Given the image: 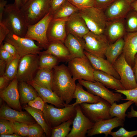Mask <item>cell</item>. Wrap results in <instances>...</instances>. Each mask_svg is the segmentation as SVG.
<instances>
[{"instance_id":"bcb514c9","label":"cell","mask_w":137,"mask_h":137,"mask_svg":"<svg viewBox=\"0 0 137 137\" xmlns=\"http://www.w3.org/2000/svg\"><path fill=\"white\" fill-rule=\"evenodd\" d=\"M116 0H95V7L104 11L105 9Z\"/></svg>"},{"instance_id":"680465c9","label":"cell","mask_w":137,"mask_h":137,"mask_svg":"<svg viewBox=\"0 0 137 137\" xmlns=\"http://www.w3.org/2000/svg\"><path fill=\"white\" fill-rule=\"evenodd\" d=\"M14 4L18 8L20 9L22 6V0H14Z\"/></svg>"},{"instance_id":"e575fe53","label":"cell","mask_w":137,"mask_h":137,"mask_svg":"<svg viewBox=\"0 0 137 137\" xmlns=\"http://www.w3.org/2000/svg\"><path fill=\"white\" fill-rule=\"evenodd\" d=\"M40 55L39 69H53L57 65L59 61L57 58L51 54H44Z\"/></svg>"},{"instance_id":"db71d44e","label":"cell","mask_w":137,"mask_h":137,"mask_svg":"<svg viewBox=\"0 0 137 137\" xmlns=\"http://www.w3.org/2000/svg\"><path fill=\"white\" fill-rule=\"evenodd\" d=\"M7 64L6 62L4 60L0 59V75H4L6 67Z\"/></svg>"},{"instance_id":"ba28073f","label":"cell","mask_w":137,"mask_h":137,"mask_svg":"<svg viewBox=\"0 0 137 137\" xmlns=\"http://www.w3.org/2000/svg\"><path fill=\"white\" fill-rule=\"evenodd\" d=\"M39 56L29 54L21 58L16 77L19 82H28L33 80L39 69Z\"/></svg>"},{"instance_id":"681fc988","label":"cell","mask_w":137,"mask_h":137,"mask_svg":"<svg viewBox=\"0 0 137 137\" xmlns=\"http://www.w3.org/2000/svg\"><path fill=\"white\" fill-rule=\"evenodd\" d=\"M68 0H51L49 12L53 13Z\"/></svg>"},{"instance_id":"6f0895ef","label":"cell","mask_w":137,"mask_h":137,"mask_svg":"<svg viewBox=\"0 0 137 137\" xmlns=\"http://www.w3.org/2000/svg\"><path fill=\"white\" fill-rule=\"evenodd\" d=\"M0 137H21L19 135L14 133L12 134H1Z\"/></svg>"},{"instance_id":"9a60e30c","label":"cell","mask_w":137,"mask_h":137,"mask_svg":"<svg viewBox=\"0 0 137 137\" xmlns=\"http://www.w3.org/2000/svg\"><path fill=\"white\" fill-rule=\"evenodd\" d=\"M18 82L15 77L5 88L0 91V96L10 107L15 110L22 111Z\"/></svg>"},{"instance_id":"ab89813d","label":"cell","mask_w":137,"mask_h":137,"mask_svg":"<svg viewBox=\"0 0 137 137\" xmlns=\"http://www.w3.org/2000/svg\"><path fill=\"white\" fill-rule=\"evenodd\" d=\"M116 92L120 93L125 96L126 98L123 100H130L133 102L137 108V86L128 90H115Z\"/></svg>"},{"instance_id":"f546056e","label":"cell","mask_w":137,"mask_h":137,"mask_svg":"<svg viewBox=\"0 0 137 137\" xmlns=\"http://www.w3.org/2000/svg\"><path fill=\"white\" fill-rule=\"evenodd\" d=\"M18 89L20 102L22 104H28L38 96L35 89L27 82H19Z\"/></svg>"},{"instance_id":"74e56055","label":"cell","mask_w":137,"mask_h":137,"mask_svg":"<svg viewBox=\"0 0 137 137\" xmlns=\"http://www.w3.org/2000/svg\"><path fill=\"white\" fill-rule=\"evenodd\" d=\"M21 58L19 55L17 54L6 66L4 75L10 81L16 76Z\"/></svg>"},{"instance_id":"603a6c76","label":"cell","mask_w":137,"mask_h":137,"mask_svg":"<svg viewBox=\"0 0 137 137\" xmlns=\"http://www.w3.org/2000/svg\"><path fill=\"white\" fill-rule=\"evenodd\" d=\"M27 82L35 89L45 103L50 104L59 108H63L67 105L52 90L39 85L33 80Z\"/></svg>"},{"instance_id":"9f6ffc18","label":"cell","mask_w":137,"mask_h":137,"mask_svg":"<svg viewBox=\"0 0 137 137\" xmlns=\"http://www.w3.org/2000/svg\"><path fill=\"white\" fill-rule=\"evenodd\" d=\"M135 76L137 83V54L135 55L134 58V64L132 68Z\"/></svg>"},{"instance_id":"f1b7e54d","label":"cell","mask_w":137,"mask_h":137,"mask_svg":"<svg viewBox=\"0 0 137 137\" xmlns=\"http://www.w3.org/2000/svg\"><path fill=\"white\" fill-rule=\"evenodd\" d=\"M53 69H39L33 80L38 84L52 90Z\"/></svg>"},{"instance_id":"83f0119b","label":"cell","mask_w":137,"mask_h":137,"mask_svg":"<svg viewBox=\"0 0 137 137\" xmlns=\"http://www.w3.org/2000/svg\"><path fill=\"white\" fill-rule=\"evenodd\" d=\"M73 98L76 99L75 102L71 104L73 106L83 103H96L102 99L99 96L85 91L83 89L82 86L79 83L76 84Z\"/></svg>"},{"instance_id":"836d02e7","label":"cell","mask_w":137,"mask_h":137,"mask_svg":"<svg viewBox=\"0 0 137 137\" xmlns=\"http://www.w3.org/2000/svg\"><path fill=\"white\" fill-rule=\"evenodd\" d=\"M134 103L133 102L130 100L119 104L114 102L111 105L109 109L110 115L112 118L116 117L125 121L127 115L126 114L127 110Z\"/></svg>"},{"instance_id":"d6986e66","label":"cell","mask_w":137,"mask_h":137,"mask_svg":"<svg viewBox=\"0 0 137 137\" xmlns=\"http://www.w3.org/2000/svg\"><path fill=\"white\" fill-rule=\"evenodd\" d=\"M0 118L11 122L24 123L29 124L36 123V122L28 112L12 109L4 104L0 108Z\"/></svg>"},{"instance_id":"94428289","label":"cell","mask_w":137,"mask_h":137,"mask_svg":"<svg viewBox=\"0 0 137 137\" xmlns=\"http://www.w3.org/2000/svg\"><path fill=\"white\" fill-rule=\"evenodd\" d=\"M27 0H22V5L24 4L27 1Z\"/></svg>"},{"instance_id":"d590c367","label":"cell","mask_w":137,"mask_h":137,"mask_svg":"<svg viewBox=\"0 0 137 137\" xmlns=\"http://www.w3.org/2000/svg\"><path fill=\"white\" fill-rule=\"evenodd\" d=\"M73 119L64 122L52 128L51 137H65L67 136L72 128Z\"/></svg>"},{"instance_id":"484cf974","label":"cell","mask_w":137,"mask_h":137,"mask_svg":"<svg viewBox=\"0 0 137 137\" xmlns=\"http://www.w3.org/2000/svg\"><path fill=\"white\" fill-rule=\"evenodd\" d=\"M44 54L53 55L60 61L68 62L72 59L68 49L64 43L58 41L49 42L46 50L41 52L40 54Z\"/></svg>"},{"instance_id":"91938a15","label":"cell","mask_w":137,"mask_h":137,"mask_svg":"<svg viewBox=\"0 0 137 137\" xmlns=\"http://www.w3.org/2000/svg\"><path fill=\"white\" fill-rule=\"evenodd\" d=\"M132 9L137 11V1L131 4Z\"/></svg>"},{"instance_id":"d4e9b609","label":"cell","mask_w":137,"mask_h":137,"mask_svg":"<svg viewBox=\"0 0 137 137\" xmlns=\"http://www.w3.org/2000/svg\"><path fill=\"white\" fill-rule=\"evenodd\" d=\"M64 44L68 49L72 59L82 57L85 55L84 42L82 38L67 33Z\"/></svg>"},{"instance_id":"30bf717a","label":"cell","mask_w":137,"mask_h":137,"mask_svg":"<svg viewBox=\"0 0 137 137\" xmlns=\"http://www.w3.org/2000/svg\"><path fill=\"white\" fill-rule=\"evenodd\" d=\"M79 105L84 114L94 123L112 118L109 113L111 105L102 98L97 103H83Z\"/></svg>"},{"instance_id":"7c38bea8","label":"cell","mask_w":137,"mask_h":137,"mask_svg":"<svg viewBox=\"0 0 137 137\" xmlns=\"http://www.w3.org/2000/svg\"><path fill=\"white\" fill-rule=\"evenodd\" d=\"M119 74L120 81L125 90L134 88L137 86V83L132 67L126 61L122 53L113 64Z\"/></svg>"},{"instance_id":"8fae6325","label":"cell","mask_w":137,"mask_h":137,"mask_svg":"<svg viewBox=\"0 0 137 137\" xmlns=\"http://www.w3.org/2000/svg\"><path fill=\"white\" fill-rule=\"evenodd\" d=\"M5 41L13 45L18 54L21 58L28 54H40L42 48L37 45L33 40L21 37L9 33Z\"/></svg>"},{"instance_id":"7402d4cb","label":"cell","mask_w":137,"mask_h":137,"mask_svg":"<svg viewBox=\"0 0 137 137\" xmlns=\"http://www.w3.org/2000/svg\"><path fill=\"white\" fill-rule=\"evenodd\" d=\"M126 32L123 19L107 21L104 34L112 43L123 37Z\"/></svg>"},{"instance_id":"60d3db41","label":"cell","mask_w":137,"mask_h":137,"mask_svg":"<svg viewBox=\"0 0 137 137\" xmlns=\"http://www.w3.org/2000/svg\"><path fill=\"white\" fill-rule=\"evenodd\" d=\"M14 133L22 136H27L29 124L12 122Z\"/></svg>"},{"instance_id":"3957f363","label":"cell","mask_w":137,"mask_h":137,"mask_svg":"<svg viewBox=\"0 0 137 137\" xmlns=\"http://www.w3.org/2000/svg\"><path fill=\"white\" fill-rule=\"evenodd\" d=\"M51 0H28L20 10L28 25L39 21L49 12Z\"/></svg>"},{"instance_id":"4316f807","label":"cell","mask_w":137,"mask_h":137,"mask_svg":"<svg viewBox=\"0 0 137 137\" xmlns=\"http://www.w3.org/2000/svg\"><path fill=\"white\" fill-rule=\"evenodd\" d=\"M95 80L99 82L107 88L115 90H125L120 80L113 76L102 71L95 70L94 72Z\"/></svg>"},{"instance_id":"f907efd6","label":"cell","mask_w":137,"mask_h":137,"mask_svg":"<svg viewBox=\"0 0 137 137\" xmlns=\"http://www.w3.org/2000/svg\"><path fill=\"white\" fill-rule=\"evenodd\" d=\"M9 33V30L7 27L2 22H0V45Z\"/></svg>"},{"instance_id":"ac0fdd59","label":"cell","mask_w":137,"mask_h":137,"mask_svg":"<svg viewBox=\"0 0 137 137\" xmlns=\"http://www.w3.org/2000/svg\"><path fill=\"white\" fill-rule=\"evenodd\" d=\"M68 18H52L49 24L47 31V36L49 42L56 41L64 43L67 34L65 24Z\"/></svg>"},{"instance_id":"5b68a950","label":"cell","mask_w":137,"mask_h":137,"mask_svg":"<svg viewBox=\"0 0 137 137\" xmlns=\"http://www.w3.org/2000/svg\"><path fill=\"white\" fill-rule=\"evenodd\" d=\"M79 13L90 31L97 34H104L107 22L104 11L93 7L79 10Z\"/></svg>"},{"instance_id":"f35d334b","label":"cell","mask_w":137,"mask_h":137,"mask_svg":"<svg viewBox=\"0 0 137 137\" xmlns=\"http://www.w3.org/2000/svg\"><path fill=\"white\" fill-rule=\"evenodd\" d=\"M45 135L43 128L37 123L29 124L28 137H44Z\"/></svg>"},{"instance_id":"4dcf8cb0","label":"cell","mask_w":137,"mask_h":137,"mask_svg":"<svg viewBox=\"0 0 137 137\" xmlns=\"http://www.w3.org/2000/svg\"><path fill=\"white\" fill-rule=\"evenodd\" d=\"M24 109L42 127L46 135L48 137L51 136L52 128L47 123L43 111L29 106H25Z\"/></svg>"},{"instance_id":"f6af8a7d","label":"cell","mask_w":137,"mask_h":137,"mask_svg":"<svg viewBox=\"0 0 137 137\" xmlns=\"http://www.w3.org/2000/svg\"><path fill=\"white\" fill-rule=\"evenodd\" d=\"M28 104L32 107L43 111L45 103L41 98L38 96L34 100L29 102Z\"/></svg>"},{"instance_id":"2e32d148","label":"cell","mask_w":137,"mask_h":137,"mask_svg":"<svg viewBox=\"0 0 137 137\" xmlns=\"http://www.w3.org/2000/svg\"><path fill=\"white\" fill-rule=\"evenodd\" d=\"M125 120L116 117L101 120L94 123L93 127L87 133L88 136L103 134L107 137L112 130L119 126L123 127Z\"/></svg>"},{"instance_id":"6da1fadb","label":"cell","mask_w":137,"mask_h":137,"mask_svg":"<svg viewBox=\"0 0 137 137\" xmlns=\"http://www.w3.org/2000/svg\"><path fill=\"white\" fill-rule=\"evenodd\" d=\"M53 71L52 90L66 104H69L74 98L75 81L68 67L64 64L57 65Z\"/></svg>"},{"instance_id":"1f68e13d","label":"cell","mask_w":137,"mask_h":137,"mask_svg":"<svg viewBox=\"0 0 137 137\" xmlns=\"http://www.w3.org/2000/svg\"><path fill=\"white\" fill-rule=\"evenodd\" d=\"M124 44V40L123 37L111 43L107 48L105 56L106 59L112 64L122 53Z\"/></svg>"},{"instance_id":"8992f818","label":"cell","mask_w":137,"mask_h":137,"mask_svg":"<svg viewBox=\"0 0 137 137\" xmlns=\"http://www.w3.org/2000/svg\"><path fill=\"white\" fill-rule=\"evenodd\" d=\"M68 67L75 81L82 79L95 82L94 72L95 70L85 55L82 57L76 58L70 60Z\"/></svg>"},{"instance_id":"9c48e42d","label":"cell","mask_w":137,"mask_h":137,"mask_svg":"<svg viewBox=\"0 0 137 137\" xmlns=\"http://www.w3.org/2000/svg\"><path fill=\"white\" fill-rule=\"evenodd\" d=\"M82 38L84 50L94 55L104 58L111 43L104 34H97L90 31Z\"/></svg>"},{"instance_id":"d6a6232c","label":"cell","mask_w":137,"mask_h":137,"mask_svg":"<svg viewBox=\"0 0 137 137\" xmlns=\"http://www.w3.org/2000/svg\"><path fill=\"white\" fill-rule=\"evenodd\" d=\"M79 10L67 0L55 10L52 14L54 19L68 18L78 13Z\"/></svg>"},{"instance_id":"6125c7cd","label":"cell","mask_w":137,"mask_h":137,"mask_svg":"<svg viewBox=\"0 0 137 137\" xmlns=\"http://www.w3.org/2000/svg\"><path fill=\"white\" fill-rule=\"evenodd\" d=\"M129 1L131 4L132 3L137 1V0H128Z\"/></svg>"},{"instance_id":"7a4b0ae2","label":"cell","mask_w":137,"mask_h":137,"mask_svg":"<svg viewBox=\"0 0 137 137\" xmlns=\"http://www.w3.org/2000/svg\"><path fill=\"white\" fill-rule=\"evenodd\" d=\"M1 22L7 27L9 33L21 37L25 36L28 25L20 9L14 3L6 5Z\"/></svg>"},{"instance_id":"e0dca14e","label":"cell","mask_w":137,"mask_h":137,"mask_svg":"<svg viewBox=\"0 0 137 137\" xmlns=\"http://www.w3.org/2000/svg\"><path fill=\"white\" fill-rule=\"evenodd\" d=\"M132 9L128 0H116L104 10L107 21L125 19Z\"/></svg>"},{"instance_id":"44dd1931","label":"cell","mask_w":137,"mask_h":137,"mask_svg":"<svg viewBox=\"0 0 137 137\" xmlns=\"http://www.w3.org/2000/svg\"><path fill=\"white\" fill-rule=\"evenodd\" d=\"M123 38L124 44L122 53L126 61L132 68L137 54V31L126 32Z\"/></svg>"},{"instance_id":"4fadbf2b","label":"cell","mask_w":137,"mask_h":137,"mask_svg":"<svg viewBox=\"0 0 137 137\" xmlns=\"http://www.w3.org/2000/svg\"><path fill=\"white\" fill-rule=\"evenodd\" d=\"M78 80V83L88 92L105 100L111 105L116 101L119 102L123 99L122 94L110 90L99 82L89 81L82 79Z\"/></svg>"},{"instance_id":"ffe728a7","label":"cell","mask_w":137,"mask_h":137,"mask_svg":"<svg viewBox=\"0 0 137 137\" xmlns=\"http://www.w3.org/2000/svg\"><path fill=\"white\" fill-rule=\"evenodd\" d=\"M65 27L67 33L81 38L90 31L79 12L68 19L66 23Z\"/></svg>"},{"instance_id":"ee69618b","label":"cell","mask_w":137,"mask_h":137,"mask_svg":"<svg viewBox=\"0 0 137 137\" xmlns=\"http://www.w3.org/2000/svg\"><path fill=\"white\" fill-rule=\"evenodd\" d=\"M110 135L113 137H132L137 135V130L128 131L121 127L117 131L112 132Z\"/></svg>"},{"instance_id":"8d00e7d4","label":"cell","mask_w":137,"mask_h":137,"mask_svg":"<svg viewBox=\"0 0 137 137\" xmlns=\"http://www.w3.org/2000/svg\"><path fill=\"white\" fill-rule=\"evenodd\" d=\"M126 31L133 32L137 31V11L131 9L125 19Z\"/></svg>"},{"instance_id":"11a10c76","label":"cell","mask_w":137,"mask_h":137,"mask_svg":"<svg viewBox=\"0 0 137 137\" xmlns=\"http://www.w3.org/2000/svg\"><path fill=\"white\" fill-rule=\"evenodd\" d=\"M126 116L128 118L137 117V111L134 110L133 106H131V110L130 112L127 113Z\"/></svg>"},{"instance_id":"c3c4849f","label":"cell","mask_w":137,"mask_h":137,"mask_svg":"<svg viewBox=\"0 0 137 137\" xmlns=\"http://www.w3.org/2000/svg\"><path fill=\"white\" fill-rule=\"evenodd\" d=\"M15 56L7 51L0 48V59L6 62L7 65L12 60Z\"/></svg>"},{"instance_id":"cb8c5ba5","label":"cell","mask_w":137,"mask_h":137,"mask_svg":"<svg viewBox=\"0 0 137 137\" xmlns=\"http://www.w3.org/2000/svg\"><path fill=\"white\" fill-rule=\"evenodd\" d=\"M84 52L95 70L105 72L120 79V76L113 65L107 60L104 58L91 54L85 50Z\"/></svg>"},{"instance_id":"52a82bcc","label":"cell","mask_w":137,"mask_h":137,"mask_svg":"<svg viewBox=\"0 0 137 137\" xmlns=\"http://www.w3.org/2000/svg\"><path fill=\"white\" fill-rule=\"evenodd\" d=\"M49 12L43 18L36 23L28 25L27 31L24 37L36 41L42 48H47L49 41L47 31L49 23L52 18Z\"/></svg>"},{"instance_id":"5bb4252c","label":"cell","mask_w":137,"mask_h":137,"mask_svg":"<svg viewBox=\"0 0 137 137\" xmlns=\"http://www.w3.org/2000/svg\"><path fill=\"white\" fill-rule=\"evenodd\" d=\"M75 106L76 113L73 120L72 127L66 137H85L94 123L84 114L79 105Z\"/></svg>"},{"instance_id":"f5cc1de1","label":"cell","mask_w":137,"mask_h":137,"mask_svg":"<svg viewBox=\"0 0 137 137\" xmlns=\"http://www.w3.org/2000/svg\"><path fill=\"white\" fill-rule=\"evenodd\" d=\"M7 3L6 0H0V22H2L3 12Z\"/></svg>"},{"instance_id":"7dc6e473","label":"cell","mask_w":137,"mask_h":137,"mask_svg":"<svg viewBox=\"0 0 137 137\" xmlns=\"http://www.w3.org/2000/svg\"><path fill=\"white\" fill-rule=\"evenodd\" d=\"M0 48L7 51L14 56L18 54L15 47L12 44L7 42L4 41L3 44H2L0 45Z\"/></svg>"},{"instance_id":"7bdbcfd3","label":"cell","mask_w":137,"mask_h":137,"mask_svg":"<svg viewBox=\"0 0 137 137\" xmlns=\"http://www.w3.org/2000/svg\"><path fill=\"white\" fill-rule=\"evenodd\" d=\"M14 133L12 122L9 120L0 119V134Z\"/></svg>"},{"instance_id":"816d5d0a","label":"cell","mask_w":137,"mask_h":137,"mask_svg":"<svg viewBox=\"0 0 137 137\" xmlns=\"http://www.w3.org/2000/svg\"><path fill=\"white\" fill-rule=\"evenodd\" d=\"M10 81L4 75L0 76V91H1L7 86L8 82Z\"/></svg>"},{"instance_id":"b9f144b4","label":"cell","mask_w":137,"mask_h":137,"mask_svg":"<svg viewBox=\"0 0 137 137\" xmlns=\"http://www.w3.org/2000/svg\"><path fill=\"white\" fill-rule=\"evenodd\" d=\"M79 10L94 7L95 0H68Z\"/></svg>"},{"instance_id":"277c9868","label":"cell","mask_w":137,"mask_h":137,"mask_svg":"<svg viewBox=\"0 0 137 137\" xmlns=\"http://www.w3.org/2000/svg\"><path fill=\"white\" fill-rule=\"evenodd\" d=\"M45 118L52 128L70 119H73L76 113L75 106L67 105L62 108H57L45 103L43 111Z\"/></svg>"}]
</instances>
